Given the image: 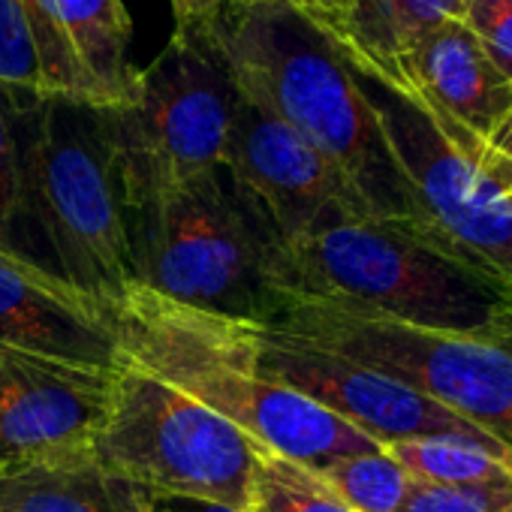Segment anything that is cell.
<instances>
[{
    "label": "cell",
    "instance_id": "6da1fadb",
    "mask_svg": "<svg viewBox=\"0 0 512 512\" xmlns=\"http://www.w3.org/2000/svg\"><path fill=\"white\" fill-rule=\"evenodd\" d=\"M235 91L311 142L374 220L410 226L413 208L383 130L338 43L287 0H223L187 28Z\"/></svg>",
    "mask_w": 512,
    "mask_h": 512
},
{
    "label": "cell",
    "instance_id": "7a4b0ae2",
    "mask_svg": "<svg viewBox=\"0 0 512 512\" xmlns=\"http://www.w3.org/2000/svg\"><path fill=\"white\" fill-rule=\"evenodd\" d=\"M272 293L311 296L434 332L512 338V287L401 223L338 217L278 241Z\"/></svg>",
    "mask_w": 512,
    "mask_h": 512
},
{
    "label": "cell",
    "instance_id": "3957f363",
    "mask_svg": "<svg viewBox=\"0 0 512 512\" xmlns=\"http://www.w3.org/2000/svg\"><path fill=\"white\" fill-rule=\"evenodd\" d=\"M106 308L118 329L121 359L220 413L260 446L311 467L383 449L323 404L256 374L208 311L178 305L139 284H130Z\"/></svg>",
    "mask_w": 512,
    "mask_h": 512
},
{
    "label": "cell",
    "instance_id": "277c9868",
    "mask_svg": "<svg viewBox=\"0 0 512 512\" xmlns=\"http://www.w3.org/2000/svg\"><path fill=\"white\" fill-rule=\"evenodd\" d=\"M124 214L133 284L208 314L272 317L278 235L223 166Z\"/></svg>",
    "mask_w": 512,
    "mask_h": 512
},
{
    "label": "cell",
    "instance_id": "5b68a950",
    "mask_svg": "<svg viewBox=\"0 0 512 512\" xmlns=\"http://www.w3.org/2000/svg\"><path fill=\"white\" fill-rule=\"evenodd\" d=\"M22 169V208L46 232L61 275L100 302L130 284L127 214L100 130V106L37 97L13 106Z\"/></svg>",
    "mask_w": 512,
    "mask_h": 512
},
{
    "label": "cell",
    "instance_id": "8992f818",
    "mask_svg": "<svg viewBox=\"0 0 512 512\" xmlns=\"http://www.w3.org/2000/svg\"><path fill=\"white\" fill-rule=\"evenodd\" d=\"M263 323L413 386L512 449V338L419 329L296 293H278Z\"/></svg>",
    "mask_w": 512,
    "mask_h": 512
},
{
    "label": "cell",
    "instance_id": "52a82bcc",
    "mask_svg": "<svg viewBox=\"0 0 512 512\" xmlns=\"http://www.w3.org/2000/svg\"><path fill=\"white\" fill-rule=\"evenodd\" d=\"M256 440L238 425L118 359L106 413L91 437L94 458L145 494L199 497L244 509Z\"/></svg>",
    "mask_w": 512,
    "mask_h": 512
},
{
    "label": "cell",
    "instance_id": "ba28073f",
    "mask_svg": "<svg viewBox=\"0 0 512 512\" xmlns=\"http://www.w3.org/2000/svg\"><path fill=\"white\" fill-rule=\"evenodd\" d=\"M238 91L217 58L187 31L136 70L133 97L100 106V130L124 211L223 163Z\"/></svg>",
    "mask_w": 512,
    "mask_h": 512
},
{
    "label": "cell",
    "instance_id": "9c48e42d",
    "mask_svg": "<svg viewBox=\"0 0 512 512\" xmlns=\"http://www.w3.org/2000/svg\"><path fill=\"white\" fill-rule=\"evenodd\" d=\"M344 61L404 178L413 208L407 229L464 266L512 287V208L506 190L446 139L419 100L347 55Z\"/></svg>",
    "mask_w": 512,
    "mask_h": 512
},
{
    "label": "cell",
    "instance_id": "30bf717a",
    "mask_svg": "<svg viewBox=\"0 0 512 512\" xmlns=\"http://www.w3.org/2000/svg\"><path fill=\"white\" fill-rule=\"evenodd\" d=\"M211 320L223 332L229 347L256 374L278 380L302 392L305 398L323 404L326 410L338 413L341 419L374 437L380 446L416 437L455 434L500 452H512L509 446L479 431L467 419L455 416L449 407L416 392L413 386H404L344 356L299 341L275 323L223 314H211Z\"/></svg>",
    "mask_w": 512,
    "mask_h": 512
},
{
    "label": "cell",
    "instance_id": "8fae6325",
    "mask_svg": "<svg viewBox=\"0 0 512 512\" xmlns=\"http://www.w3.org/2000/svg\"><path fill=\"white\" fill-rule=\"evenodd\" d=\"M220 166L260 205L278 241H296L338 217H368L344 175L311 142L241 94Z\"/></svg>",
    "mask_w": 512,
    "mask_h": 512
},
{
    "label": "cell",
    "instance_id": "7c38bea8",
    "mask_svg": "<svg viewBox=\"0 0 512 512\" xmlns=\"http://www.w3.org/2000/svg\"><path fill=\"white\" fill-rule=\"evenodd\" d=\"M112 371L0 344V470L91 446Z\"/></svg>",
    "mask_w": 512,
    "mask_h": 512
},
{
    "label": "cell",
    "instance_id": "4fadbf2b",
    "mask_svg": "<svg viewBox=\"0 0 512 512\" xmlns=\"http://www.w3.org/2000/svg\"><path fill=\"white\" fill-rule=\"evenodd\" d=\"M0 344L106 371L121 359L106 302L37 266L7 241H0Z\"/></svg>",
    "mask_w": 512,
    "mask_h": 512
},
{
    "label": "cell",
    "instance_id": "5bb4252c",
    "mask_svg": "<svg viewBox=\"0 0 512 512\" xmlns=\"http://www.w3.org/2000/svg\"><path fill=\"white\" fill-rule=\"evenodd\" d=\"M404 94L419 100L446 139L485 169V139L512 112V85L461 19L443 22L413 49Z\"/></svg>",
    "mask_w": 512,
    "mask_h": 512
},
{
    "label": "cell",
    "instance_id": "9a60e30c",
    "mask_svg": "<svg viewBox=\"0 0 512 512\" xmlns=\"http://www.w3.org/2000/svg\"><path fill=\"white\" fill-rule=\"evenodd\" d=\"M0 512H148V494L82 446L0 470Z\"/></svg>",
    "mask_w": 512,
    "mask_h": 512
},
{
    "label": "cell",
    "instance_id": "2e32d148",
    "mask_svg": "<svg viewBox=\"0 0 512 512\" xmlns=\"http://www.w3.org/2000/svg\"><path fill=\"white\" fill-rule=\"evenodd\" d=\"M452 19H461V0H350L332 40L350 61L404 91L413 49Z\"/></svg>",
    "mask_w": 512,
    "mask_h": 512
},
{
    "label": "cell",
    "instance_id": "e0dca14e",
    "mask_svg": "<svg viewBox=\"0 0 512 512\" xmlns=\"http://www.w3.org/2000/svg\"><path fill=\"white\" fill-rule=\"evenodd\" d=\"M55 7L100 103H127L133 97L136 70L130 61L133 22L124 0H55Z\"/></svg>",
    "mask_w": 512,
    "mask_h": 512
},
{
    "label": "cell",
    "instance_id": "ac0fdd59",
    "mask_svg": "<svg viewBox=\"0 0 512 512\" xmlns=\"http://www.w3.org/2000/svg\"><path fill=\"white\" fill-rule=\"evenodd\" d=\"M416 482L434 485H503L512 482V452L467 437L437 434L383 446Z\"/></svg>",
    "mask_w": 512,
    "mask_h": 512
},
{
    "label": "cell",
    "instance_id": "d6986e66",
    "mask_svg": "<svg viewBox=\"0 0 512 512\" xmlns=\"http://www.w3.org/2000/svg\"><path fill=\"white\" fill-rule=\"evenodd\" d=\"M244 512H353L326 479L296 458L256 446Z\"/></svg>",
    "mask_w": 512,
    "mask_h": 512
},
{
    "label": "cell",
    "instance_id": "ffe728a7",
    "mask_svg": "<svg viewBox=\"0 0 512 512\" xmlns=\"http://www.w3.org/2000/svg\"><path fill=\"white\" fill-rule=\"evenodd\" d=\"M353 512H395L410 488L407 470L386 452H356L314 467Z\"/></svg>",
    "mask_w": 512,
    "mask_h": 512
},
{
    "label": "cell",
    "instance_id": "44dd1931",
    "mask_svg": "<svg viewBox=\"0 0 512 512\" xmlns=\"http://www.w3.org/2000/svg\"><path fill=\"white\" fill-rule=\"evenodd\" d=\"M22 10H25L34 49L40 58L46 97H73L91 106H103L94 82L88 79V73L82 70L73 52V43L61 25L55 0H22Z\"/></svg>",
    "mask_w": 512,
    "mask_h": 512
},
{
    "label": "cell",
    "instance_id": "7402d4cb",
    "mask_svg": "<svg viewBox=\"0 0 512 512\" xmlns=\"http://www.w3.org/2000/svg\"><path fill=\"white\" fill-rule=\"evenodd\" d=\"M0 91L13 106L46 97L40 58L22 0H0Z\"/></svg>",
    "mask_w": 512,
    "mask_h": 512
},
{
    "label": "cell",
    "instance_id": "603a6c76",
    "mask_svg": "<svg viewBox=\"0 0 512 512\" xmlns=\"http://www.w3.org/2000/svg\"><path fill=\"white\" fill-rule=\"evenodd\" d=\"M395 512H512V482L434 485L410 479V488Z\"/></svg>",
    "mask_w": 512,
    "mask_h": 512
},
{
    "label": "cell",
    "instance_id": "cb8c5ba5",
    "mask_svg": "<svg viewBox=\"0 0 512 512\" xmlns=\"http://www.w3.org/2000/svg\"><path fill=\"white\" fill-rule=\"evenodd\" d=\"M461 22L512 85V0H461Z\"/></svg>",
    "mask_w": 512,
    "mask_h": 512
},
{
    "label": "cell",
    "instance_id": "d4e9b609",
    "mask_svg": "<svg viewBox=\"0 0 512 512\" xmlns=\"http://www.w3.org/2000/svg\"><path fill=\"white\" fill-rule=\"evenodd\" d=\"M22 208V169H19V145L13 130L10 97L0 91V241H7V229L19 217Z\"/></svg>",
    "mask_w": 512,
    "mask_h": 512
},
{
    "label": "cell",
    "instance_id": "484cf974",
    "mask_svg": "<svg viewBox=\"0 0 512 512\" xmlns=\"http://www.w3.org/2000/svg\"><path fill=\"white\" fill-rule=\"evenodd\" d=\"M485 166L503 190H512V112L485 139Z\"/></svg>",
    "mask_w": 512,
    "mask_h": 512
},
{
    "label": "cell",
    "instance_id": "4316f807",
    "mask_svg": "<svg viewBox=\"0 0 512 512\" xmlns=\"http://www.w3.org/2000/svg\"><path fill=\"white\" fill-rule=\"evenodd\" d=\"M148 512H244L226 503L199 500V497H178V494H148Z\"/></svg>",
    "mask_w": 512,
    "mask_h": 512
},
{
    "label": "cell",
    "instance_id": "83f0119b",
    "mask_svg": "<svg viewBox=\"0 0 512 512\" xmlns=\"http://www.w3.org/2000/svg\"><path fill=\"white\" fill-rule=\"evenodd\" d=\"M293 7H299L302 13H308L329 37L338 31L350 0H293Z\"/></svg>",
    "mask_w": 512,
    "mask_h": 512
},
{
    "label": "cell",
    "instance_id": "f1b7e54d",
    "mask_svg": "<svg viewBox=\"0 0 512 512\" xmlns=\"http://www.w3.org/2000/svg\"><path fill=\"white\" fill-rule=\"evenodd\" d=\"M506 202H509V208H512V190H506Z\"/></svg>",
    "mask_w": 512,
    "mask_h": 512
},
{
    "label": "cell",
    "instance_id": "f546056e",
    "mask_svg": "<svg viewBox=\"0 0 512 512\" xmlns=\"http://www.w3.org/2000/svg\"><path fill=\"white\" fill-rule=\"evenodd\" d=\"M287 4H293V0H287Z\"/></svg>",
    "mask_w": 512,
    "mask_h": 512
}]
</instances>
